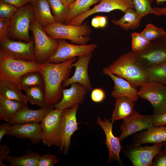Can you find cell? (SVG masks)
<instances>
[{
	"label": "cell",
	"mask_w": 166,
	"mask_h": 166,
	"mask_svg": "<svg viewBox=\"0 0 166 166\" xmlns=\"http://www.w3.org/2000/svg\"><path fill=\"white\" fill-rule=\"evenodd\" d=\"M18 85L22 90L35 86L44 85V78L40 71L30 72L20 77Z\"/></svg>",
	"instance_id": "1f68e13d"
},
{
	"label": "cell",
	"mask_w": 166,
	"mask_h": 166,
	"mask_svg": "<svg viewBox=\"0 0 166 166\" xmlns=\"http://www.w3.org/2000/svg\"><path fill=\"white\" fill-rule=\"evenodd\" d=\"M32 5L34 19L43 28L57 22L47 0H37Z\"/></svg>",
	"instance_id": "7402d4cb"
},
{
	"label": "cell",
	"mask_w": 166,
	"mask_h": 166,
	"mask_svg": "<svg viewBox=\"0 0 166 166\" xmlns=\"http://www.w3.org/2000/svg\"><path fill=\"white\" fill-rule=\"evenodd\" d=\"M77 60L76 57L60 63H41L40 72L44 78L45 101L47 106L53 107L62 99L61 84L69 78L71 64Z\"/></svg>",
	"instance_id": "6da1fadb"
},
{
	"label": "cell",
	"mask_w": 166,
	"mask_h": 166,
	"mask_svg": "<svg viewBox=\"0 0 166 166\" xmlns=\"http://www.w3.org/2000/svg\"><path fill=\"white\" fill-rule=\"evenodd\" d=\"M40 155L38 153L28 150L22 156H8L6 160L11 166H37Z\"/></svg>",
	"instance_id": "f546056e"
},
{
	"label": "cell",
	"mask_w": 166,
	"mask_h": 166,
	"mask_svg": "<svg viewBox=\"0 0 166 166\" xmlns=\"http://www.w3.org/2000/svg\"><path fill=\"white\" fill-rule=\"evenodd\" d=\"M12 124L7 122L2 124L0 125V141L2 140L3 137L6 134L9 135Z\"/></svg>",
	"instance_id": "f6af8a7d"
},
{
	"label": "cell",
	"mask_w": 166,
	"mask_h": 166,
	"mask_svg": "<svg viewBox=\"0 0 166 166\" xmlns=\"http://www.w3.org/2000/svg\"><path fill=\"white\" fill-rule=\"evenodd\" d=\"M30 30L33 34L36 61L39 63L46 61L56 50L58 45L57 40L49 36L34 18Z\"/></svg>",
	"instance_id": "5b68a950"
},
{
	"label": "cell",
	"mask_w": 166,
	"mask_h": 166,
	"mask_svg": "<svg viewBox=\"0 0 166 166\" xmlns=\"http://www.w3.org/2000/svg\"><path fill=\"white\" fill-rule=\"evenodd\" d=\"M101 0H76L69 6V11L64 23L68 24L76 17L89 11L90 7L99 2Z\"/></svg>",
	"instance_id": "4316f807"
},
{
	"label": "cell",
	"mask_w": 166,
	"mask_h": 166,
	"mask_svg": "<svg viewBox=\"0 0 166 166\" xmlns=\"http://www.w3.org/2000/svg\"><path fill=\"white\" fill-rule=\"evenodd\" d=\"M10 20L0 18V42L1 43L8 38Z\"/></svg>",
	"instance_id": "f35d334b"
},
{
	"label": "cell",
	"mask_w": 166,
	"mask_h": 166,
	"mask_svg": "<svg viewBox=\"0 0 166 166\" xmlns=\"http://www.w3.org/2000/svg\"><path fill=\"white\" fill-rule=\"evenodd\" d=\"M61 1L65 4L67 6H69V0H61Z\"/></svg>",
	"instance_id": "816d5d0a"
},
{
	"label": "cell",
	"mask_w": 166,
	"mask_h": 166,
	"mask_svg": "<svg viewBox=\"0 0 166 166\" xmlns=\"http://www.w3.org/2000/svg\"><path fill=\"white\" fill-rule=\"evenodd\" d=\"M19 85L14 82L0 80V95L7 99L27 103L26 95Z\"/></svg>",
	"instance_id": "484cf974"
},
{
	"label": "cell",
	"mask_w": 166,
	"mask_h": 166,
	"mask_svg": "<svg viewBox=\"0 0 166 166\" xmlns=\"http://www.w3.org/2000/svg\"><path fill=\"white\" fill-rule=\"evenodd\" d=\"M99 3L89 11L72 20L69 24L78 26L91 15L99 12H109L115 10L124 12L130 8L134 9L132 0H101Z\"/></svg>",
	"instance_id": "7c38bea8"
},
{
	"label": "cell",
	"mask_w": 166,
	"mask_h": 166,
	"mask_svg": "<svg viewBox=\"0 0 166 166\" xmlns=\"http://www.w3.org/2000/svg\"><path fill=\"white\" fill-rule=\"evenodd\" d=\"M154 8L157 13L158 16L161 15L166 16V7L162 8L155 7Z\"/></svg>",
	"instance_id": "7dc6e473"
},
{
	"label": "cell",
	"mask_w": 166,
	"mask_h": 166,
	"mask_svg": "<svg viewBox=\"0 0 166 166\" xmlns=\"http://www.w3.org/2000/svg\"><path fill=\"white\" fill-rule=\"evenodd\" d=\"M63 114V110L53 109L49 112L41 122L42 140L49 147L60 146Z\"/></svg>",
	"instance_id": "8992f818"
},
{
	"label": "cell",
	"mask_w": 166,
	"mask_h": 166,
	"mask_svg": "<svg viewBox=\"0 0 166 166\" xmlns=\"http://www.w3.org/2000/svg\"><path fill=\"white\" fill-rule=\"evenodd\" d=\"M108 68L111 73L124 79L135 88L148 82L145 68L133 52L122 55Z\"/></svg>",
	"instance_id": "7a4b0ae2"
},
{
	"label": "cell",
	"mask_w": 166,
	"mask_h": 166,
	"mask_svg": "<svg viewBox=\"0 0 166 166\" xmlns=\"http://www.w3.org/2000/svg\"><path fill=\"white\" fill-rule=\"evenodd\" d=\"M0 1L13 5L18 8L31 3V0H0Z\"/></svg>",
	"instance_id": "7bdbcfd3"
},
{
	"label": "cell",
	"mask_w": 166,
	"mask_h": 166,
	"mask_svg": "<svg viewBox=\"0 0 166 166\" xmlns=\"http://www.w3.org/2000/svg\"><path fill=\"white\" fill-rule=\"evenodd\" d=\"M99 21V27L101 28L104 27L107 24L108 17L106 16H98Z\"/></svg>",
	"instance_id": "bcb514c9"
},
{
	"label": "cell",
	"mask_w": 166,
	"mask_h": 166,
	"mask_svg": "<svg viewBox=\"0 0 166 166\" xmlns=\"http://www.w3.org/2000/svg\"><path fill=\"white\" fill-rule=\"evenodd\" d=\"M92 53L78 57L77 60L71 64L72 68L75 67V71L71 77L63 82L62 85L63 86L67 87L72 83H77L85 87L89 91L92 90L88 73L89 65L92 57Z\"/></svg>",
	"instance_id": "9a60e30c"
},
{
	"label": "cell",
	"mask_w": 166,
	"mask_h": 166,
	"mask_svg": "<svg viewBox=\"0 0 166 166\" xmlns=\"http://www.w3.org/2000/svg\"><path fill=\"white\" fill-rule=\"evenodd\" d=\"M159 42L166 46V36L164 37L159 39Z\"/></svg>",
	"instance_id": "681fc988"
},
{
	"label": "cell",
	"mask_w": 166,
	"mask_h": 166,
	"mask_svg": "<svg viewBox=\"0 0 166 166\" xmlns=\"http://www.w3.org/2000/svg\"><path fill=\"white\" fill-rule=\"evenodd\" d=\"M58 47L53 54L46 61L52 63H60L77 56L92 53L97 45L91 44L84 45L69 43L65 39L57 40Z\"/></svg>",
	"instance_id": "9c48e42d"
},
{
	"label": "cell",
	"mask_w": 166,
	"mask_h": 166,
	"mask_svg": "<svg viewBox=\"0 0 166 166\" xmlns=\"http://www.w3.org/2000/svg\"><path fill=\"white\" fill-rule=\"evenodd\" d=\"M134 53L144 68L166 62V46L159 42L152 45L150 44L143 50Z\"/></svg>",
	"instance_id": "2e32d148"
},
{
	"label": "cell",
	"mask_w": 166,
	"mask_h": 166,
	"mask_svg": "<svg viewBox=\"0 0 166 166\" xmlns=\"http://www.w3.org/2000/svg\"><path fill=\"white\" fill-rule=\"evenodd\" d=\"M47 0L57 22L64 23L69 13V6L65 4L61 0Z\"/></svg>",
	"instance_id": "d6a6232c"
},
{
	"label": "cell",
	"mask_w": 166,
	"mask_h": 166,
	"mask_svg": "<svg viewBox=\"0 0 166 166\" xmlns=\"http://www.w3.org/2000/svg\"><path fill=\"white\" fill-rule=\"evenodd\" d=\"M41 70V63L12 58L0 52V80L18 85L19 80L23 75L30 72Z\"/></svg>",
	"instance_id": "277c9868"
},
{
	"label": "cell",
	"mask_w": 166,
	"mask_h": 166,
	"mask_svg": "<svg viewBox=\"0 0 166 166\" xmlns=\"http://www.w3.org/2000/svg\"><path fill=\"white\" fill-rule=\"evenodd\" d=\"M76 0H69V5L73 3L76 1Z\"/></svg>",
	"instance_id": "f5cc1de1"
},
{
	"label": "cell",
	"mask_w": 166,
	"mask_h": 166,
	"mask_svg": "<svg viewBox=\"0 0 166 166\" xmlns=\"http://www.w3.org/2000/svg\"><path fill=\"white\" fill-rule=\"evenodd\" d=\"M152 115H142L134 110L129 117L123 119L120 126L122 133L118 137L120 141L138 131L152 127Z\"/></svg>",
	"instance_id": "5bb4252c"
},
{
	"label": "cell",
	"mask_w": 166,
	"mask_h": 166,
	"mask_svg": "<svg viewBox=\"0 0 166 166\" xmlns=\"http://www.w3.org/2000/svg\"><path fill=\"white\" fill-rule=\"evenodd\" d=\"M9 135L21 139L28 138L33 143H37L42 140L40 124L30 123L12 124Z\"/></svg>",
	"instance_id": "ffe728a7"
},
{
	"label": "cell",
	"mask_w": 166,
	"mask_h": 166,
	"mask_svg": "<svg viewBox=\"0 0 166 166\" xmlns=\"http://www.w3.org/2000/svg\"><path fill=\"white\" fill-rule=\"evenodd\" d=\"M142 18L133 9L130 8L125 12L124 15L120 19H112L111 22L114 24L118 25L127 30L128 29H135L138 27Z\"/></svg>",
	"instance_id": "83f0119b"
},
{
	"label": "cell",
	"mask_w": 166,
	"mask_h": 166,
	"mask_svg": "<svg viewBox=\"0 0 166 166\" xmlns=\"http://www.w3.org/2000/svg\"><path fill=\"white\" fill-rule=\"evenodd\" d=\"M54 108L47 106L38 109H29L25 105L21 108L9 122L12 124L41 122L44 116Z\"/></svg>",
	"instance_id": "44dd1931"
},
{
	"label": "cell",
	"mask_w": 166,
	"mask_h": 166,
	"mask_svg": "<svg viewBox=\"0 0 166 166\" xmlns=\"http://www.w3.org/2000/svg\"><path fill=\"white\" fill-rule=\"evenodd\" d=\"M97 123L102 128L105 134V144L109 153L108 162L116 160L121 164L122 163L119 153L123 147L120 143L118 138L115 137L113 134L112 130L113 123L111 122V119L105 118L104 120H102L98 116Z\"/></svg>",
	"instance_id": "e0dca14e"
},
{
	"label": "cell",
	"mask_w": 166,
	"mask_h": 166,
	"mask_svg": "<svg viewBox=\"0 0 166 166\" xmlns=\"http://www.w3.org/2000/svg\"><path fill=\"white\" fill-rule=\"evenodd\" d=\"M131 36L132 48L134 53L143 50L150 44V42L140 33H133L132 34Z\"/></svg>",
	"instance_id": "d590c367"
},
{
	"label": "cell",
	"mask_w": 166,
	"mask_h": 166,
	"mask_svg": "<svg viewBox=\"0 0 166 166\" xmlns=\"http://www.w3.org/2000/svg\"><path fill=\"white\" fill-rule=\"evenodd\" d=\"M27 103L15 101L0 95V119L9 122L18 110Z\"/></svg>",
	"instance_id": "d4e9b609"
},
{
	"label": "cell",
	"mask_w": 166,
	"mask_h": 166,
	"mask_svg": "<svg viewBox=\"0 0 166 166\" xmlns=\"http://www.w3.org/2000/svg\"><path fill=\"white\" fill-rule=\"evenodd\" d=\"M134 102L125 97L116 98L114 109L111 118V122L124 119L131 116L134 113Z\"/></svg>",
	"instance_id": "cb8c5ba5"
},
{
	"label": "cell",
	"mask_w": 166,
	"mask_h": 166,
	"mask_svg": "<svg viewBox=\"0 0 166 166\" xmlns=\"http://www.w3.org/2000/svg\"><path fill=\"white\" fill-rule=\"evenodd\" d=\"M79 105L63 110L61 121V143L59 147L60 152L63 151L65 155L67 154L70 145L72 136L79 129L76 115Z\"/></svg>",
	"instance_id": "8fae6325"
},
{
	"label": "cell",
	"mask_w": 166,
	"mask_h": 166,
	"mask_svg": "<svg viewBox=\"0 0 166 166\" xmlns=\"http://www.w3.org/2000/svg\"><path fill=\"white\" fill-rule=\"evenodd\" d=\"M34 49L33 36L30 42H26L13 41L8 38L0 43V52L6 56L12 58L37 61Z\"/></svg>",
	"instance_id": "30bf717a"
},
{
	"label": "cell",
	"mask_w": 166,
	"mask_h": 166,
	"mask_svg": "<svg viewBox=\"0 0 166 166\" xmlns=\"http://www.w3.org/2000/svg\"><path fill=\"white\" fill-rule=\"evenodd\" d=\"M134 9L137 14L142 17L149 14L158 16V14L151 6L152 0H132Z\"/></svg>",
	"instance_id": "836d02e7"
},
{
	"label": "cell",
	"mask_w": 166,
	"mask_h": 166,
	"mask_svg": "<svg viewBox=\"0 0 166 166\" xmlns=\"http://www.w3.org/2000/svg\"><path fill=\"white\" fill-rule=\"evenodd\" d=\"M153 116V127H159L166 125V113L161 115L154 114Z\"/></svg>",
	"instance_id": "b9f144b4"
},
{
	"label": "cell",
	"mask_w": 166,
	"mask_h": 166,
	"mask_svg": "<svg viewBox=\"0 0 166 166\" xmlns=\"http://www.w3.org/2000/svg\"><path fill=\"white\" fill-rule=\"evenodd\" d=\"M165 142H166V126H152L140 133L136 140L134 144H156Z\"/></svg>",
	"instance_id": "603a6c76"
},
{
	"label": "cell",
	"mask_w": 166,
	"mask_h": 166,
	"mask_svg": "<svg viewBox=\"0 0 166 166\" xmlns=\"http://www.w3.org/2000/svg\"><path fill=\"white\" fill-rule=\"evenodd\" d=\"M164 143L150 146L133 145L129 148L126 155L134 166H152L153 159L162 149Z\"/></svg>",
	"instance_id": "4fadbf2b"
},
{
	"label": "cell",
	"mask_w": 166,
	"mask_h": 166,
	"mask_svg": "<svg viewBox=\"0 0 166 166\" xmlns=\"http://www.w3.org/2000/svg\"><path fill=\"white\" fill-rule=\"evenodd\" d=\"M152 166H166V150L161 149L155 156Z\"/></svg>",
	"instance_id": "60d3db41"
},
{
	"label": "cell",
	"mask_w": 166,
	"mask_h": 166,
	"mask_svg": "<svg viewBox=\"0 0 166 166\" xmlns=\"http://www.w3.org/2000/svg\"><path fill=\"white\" fill-rule=\"evenodd\" d=\"M138 95L148 101L154 114L161 115L166 113V86L155 82H148L140 87Z\"/></svg>",
	"instance_id": "ba28073f"
},
{
	"label": "cell",
	"mask_w": 166,
	"mask_h": 166,
	"mask_svg": "<svg viewBox=\"0 0 166 166\" xmlns=\"http://www.w3.org/2000/svg\"><path fill=\"white\" fill-rule=\"evenodd\" d=\"M156 2L157 4H160L161 3H163L166 2V0H156Z\"/></svg>",
	"instance_id": "f907efd6"
},
{
	"label": "cell",
	"mask_w": 166,
	"mask_h": 166,
	"mask_svg": "<svg viewBox=\"0 0 166 166\" xmlns=\"http://www.w3.org/2000/svg\"><path fill=\"white\" fill-rule=\"evenodd\" d=\"M102 73L109 76L114 83V86L111 93L113 97L116 98L125 97L134 102L138 100V90L127 81L111 73L108 67H105L103 69Z\"/></svg>",
	"instance_id": "d6986e66"
},
{
	"label": "cell",
	"mask_w": 166,
	"mask_h": 166,
	"mask_svg": "<svg viewBox=\"0 0 166 166\" xmlns=\"http://www.w3.org/2000/svg\"><path fill=\"white\" fill-rule=\"evenodd\" d=\"M148 82L166 85V62L145 68Z\"/></svg>",
	"instance_id": "4dcf8cb0"
},
{
	"label": "cell",
	"mask_w": 166,
	"mask_h": 166,
	"mask_svg": "<svg viewBox=\"0 0 166 166\" xmlns=\"http://www.w3.org/2000/svg\"><path fill=\"white\" fill-rule=\"evenodd\" d=\"M89 91L83 85L77 83L71 85L69 89H62V98L53 106L55 109L63 110L81 104Z\"/></svg>",
	"instance_id": "ac0fdd59"
},
{
	"label": "cell",
	"mask_w": 166,
	"mask_h": 166,
	"mask_svg": "<svg viewBox=\"0 0 166 166\" xmlns=\"http://www.w3.org/2000/svg\"><path fill=\"white\" fill-rule=\"evenodd\" d=\"M34 18L32 5L28 3L18 9L10 20L9 35L29 42L31 39L29 30Z\"/></svg>",
	"instance_id": "52a82bcc"
},
{
	"label": "cell",
	"mask_w": 166,
	"mask_h": 166,
	"mask_svg": "<svg viewBox=\"0 0 166 166\" xmlns=\"http://www.w3.org/2000/svg\"><path fill=\"white\" fill-rule=\"evenodd\" d=\"M59 162L55 156L49 154L40 155L37 166H53Z\"/></svg>",
	"instance_id": "74e56055"
},
{
	"label": "cell",
	"mask_w": 166,
	"mask_h": 166,
	"mask_svg": "<svg viewBox=\"0 0 166 166\" xmlns=\"http://www.w3.org/2000/svg\"><path fill=\"white\" fill-rule=\"evenodd\" d=\"M27 101L32 105L40 107L47 106L45 99L44 85H37L27 88L24 89Z\"/></svg>",
	"instance_id": "f1b7e54d"
},
{
	"label": "cell",
	"mask_w": 166,
	"mask_h": 166,
	"mask_svg": "<svg viewBox=\"0 0 166 166\" xmlns=\"http://www.w3.org/2000/svg\"><path fill=\"white\" fill-rule=\"evenodd\" d=\"M140 33L150 42L159 40L166 36V32L162 28L156 27L150 23Z\"/></svg>",
	"instance_id": "e575fe53"
},
{
	"label": "cell",
	"mask_w": 166,
	"mask_h": 166,
	"mask_svg": "<svg viewBox=\"0 0 166 166\" xmlns=\"http://www.w3.org/2000/svg\"><path fill=\"white\" fill-rule=\"evenodd\" d=\"M164 149L166 150V142H165L164 143Z\"/></svg>",
	"instance_id": "11a10c76"
},
{
	"label": "cell",
	"mask_w": 166,
	"mask_h": 166,
	"mask_svg": "<svg viewBox=\"0 0 166 166\" xmlns=\"http://www.w3.org/2000/svg\"><path fill=\"white\" fill-rule=\"evenodd\" d=\"M91 25L95 28L99 27V21L98 16L93 18L91 21Z\"/></svg>",
	"instance_id": "c3c4849f"
},
{
	"label": "cell",
	"mask_w": 166,
	"mask_h": 166,
	"mask_svg": "<svg viewBox=\"0 0 166 166\" xmlns=\"http://www.w3.org/2000/svg\"><path fill=\"white\" fill-rule=\"evenodd\" d=\"M18 9L13 5L0 1V18L11 20Z\"/></svg>",
	"instance_id": "8d00e7d4"
},
{
	"label": "cell",
	"mask_w": 166,
	"mask_h": 166,
	"mask_svg": "<svg viewBox=\"0 0 166 166\" xmlns=\"http://www.w3.org/2000/svg\"><path fill=\"white\" fill-rule=\"evenodd\" d=\"M105 97V93L102 89L96 88L92 90L91 98L92 100L94 102H101L104 100Z\"/></svg>",
	"instance_id": "ab89813d"
},
{
	"label": "cell",
	"mask_w": 166,
	"mask_h": 166,
	"mask_svg": "<svg viewBox=\"0 0 166 166\" xmlns=\"http://www.w3.org/2000/svg\"><path fill=\"white\" fill-rule=\"evenodd\" d=\"M9 148L3 144L0 145V166H6V165L2 163V161L5 159H6L9 153Z\"/></svg>",
	"instance_id": "ee69618b"
},
{
	"label": "cell",
	"mask_w": 166,
	"mask_h": 166,
	"mask_svg": "<svg viewBox=\"0 0 166 166\" xmlns=\"http://www.w3.org/2000/svg\"><path fill=\"white\" fill-rule=\"evenodd\" d=\"M37 0H31V4L32 5Z\"/></svg>",
	"instance_id": "db71d44e"
},
{
	"label": "cell",
	"mask_w": 166,
	"mask_h": 166,
	"mask_svg": "<svg viewBox=\"0 0 166 166\" xmlns=\"http://www.w3.org/2000/svg\"><path fill=\"white\" fill-rule=\"evenodd\" d=\"M43 29L51 38L54 39H67L72 43L84 45L91 40L88 35L92 30L86 23L78 26L56 22Z\"/></svg>",
	"instance_id": "3957f363"
}]
</instances>
